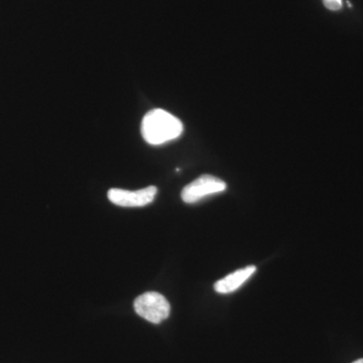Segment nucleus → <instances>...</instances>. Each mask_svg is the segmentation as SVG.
Here are the masks:
<instances>
[{
    "label": "nucleus",
    "mask_w": 363,
    "mask_h": 363,
    "mask_svg": "<svg viewBox=\"0 0 363 363\" xmlns=\"http://www.w3.org/2000/svg\"><path fill=\"white\" fill-rule=\"evenodd\" d=\"M157 189L155 186L138 191H128L123 189H111L108 191L109 201L121 207H143L155 200Z\"/></svg>",
    "instance_id": "nucleus-4"
},
{
    "label": "nucleus",
    "mask_w": 363,
    "mask_h": 363,
    "mask_svg": "<svg viewBox=\"0 0 363 363\" xmlns=\"http://www.w3.org/2000/svg\"><path fill=\"white\" fill-rule=\"evenodd\" d=\"M143 140L152 145L176 140L184 130L183 123L173 114L162 109H154L145 114L142 121Z\"/></svg>",
    "instance_id": "nucleus-1"
},
{
    "label": "nucleus",
    "mask_w": 363,
    "mask_h": 363,
    "mask_svg": "<svg viewBox=\"0 0 363 363\" xmlns=\"http://www.w3.org/2000/svg\"><path fill=\"white\" fill-rule=\"evenodd\" d=\"M136 314L150 323L159 324L171 313V306L162 294L147 292L135 298L133 303Z\"/></svg>",
    "instance_id": "nucleus-2"
},
{
    "label": "nucleus",
    "mask_w": 363,
    "mask_h": 363,
    "mask_svg": "<svg viewBox=\"0 0 363 363\" xmlns=\"http://www.w3.org/2000/svg\"><path fill=\"white\" fill-rule=\"evenodd\" d=\"M255 272H257V267L255 266H248L245 269H238L220 281H217L214 285L215 291L219 294L233 293L240 289Z\"/></svg>",
    "instance_id": "nucleus-5"
},
{
    "label": "nucleus",
    "mask_w": 363,
    "mask_h": 363,
    "mask_svg": "<svg viewBox=\"0 0 363 363\" xmlns=\"http://www.w3.org/2000/svg\"><path fill=\"white\" fill-rule=\"evenodd\" d=\"M227 185L225 182L214 176L203 175L189 184L182 191L181 197L184 202L192 204L204 199L210 195L225 191Z\"/></svg>",
    "instance_id": "nucleus-3"
},
{
    "label": "nucleus",
    "mask_w": 363,
    "mask_h": 363,
    "mask_svg": "<svg viewBox=\"0 0 363 363\" xmlns=\"http://www.w3.org/2000/svg\"><path fill=\"white\" fill-rule=\"evenodd\" d=\"M352 363H363V358H362V359H358V360H357V362H354Z\"/></svg>",
    "instance_id": "nucleus-7"
},
{
    "label": "nucleus",
    "mask_w": 363,
    "mask_h": 363,
    "mask_svg": "<svg viewBox=\"0 0 363 363\" xmlns=\"http://www.w3.org/2000/svg\"><path fill=\"white\" fill-rule=\"evenodd\" d=\"M323 4L326 9L333 11H339L342 7V0H323Z\"/></svg>",
    "instance_id": "nucleus-6"
}]
</instances>
